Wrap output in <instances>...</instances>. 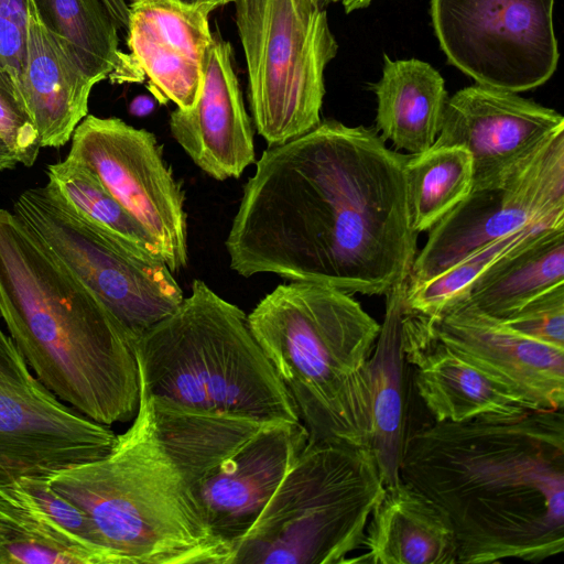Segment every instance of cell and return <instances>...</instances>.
I'll list each match as a JSON object with an SVG mask.
<instances>
[{"label": "cell", "mask_w": 564, "mask_h": 564, "mask_svg": "<svg viewBox=\"0 0 564 564\" xmlns=\"http://www.w3.org/2000/svg\"><path fill=\"white\" fill-rule=\"evenodd\" d=\"M70 141L67 158L88 167L154 238L172 272L184 269L188 260L185 192L156 137L120 118L87 115Z\"/></svg>", "instance_id": "12"}, {"label": "cell", "mask_w": 564, "mask_h": 564, "mask_svg": "<svg viewBox=\"0 0 564 564\" xmlns=\"http://www.w3.org/2000/svg\"><path fill=\"white\" fill-rule=\"evenodd\" d=\"M405 359L415 366L417 394L434 422H463L530 410L507 386L438 341L426 321L404 308Z\"/></svg>", "instance_id": "19"}, {"label": "cell", "mask_w": 564, "mask_h": 564, "mask_svg": "<svg viewBox=\"0 0 564 564\" xmlns=\"http://www.w3.org/2000/svg\"><path fill=\"white\" fill-rule=\"evenodd\" d=\"M323 6L330 2H340L346 13L367 8L375 0H318Z\"/></svg>", "instance_id": "37"}, {"label": "cell", "mask_w": 564, "mask_h": 564, "mask_svg": "<svg viewBox=\"0 0 564 564\" xmlns=\"http://www.w3.org/2000/svg\"><path fill=\"white\" fill-rule=\"evenodd\" d=\"M473 186L470 154L460 147H432L405 163L406 205L415 232L429 231Z\"/></svg>", "instance_id": "27"}, {"label": "cell", "mask_w": 564, "mask_h": 564, "mask_svg": "<svg viewBox=\"0 0 564 564\" xmlns=\"http://www.w3.org/2000/svg\"><path fill=\"white\" fill-rule=\"evenodd\" d=\"M400 477L451 520L459 564L564 551V414L525 410L408 432Z\"/></svg>", "instance_id": "2"}, {"label": "cell", "mask_w": 564, "mask_h": 564, "mask_svg": "<svg viewBox=\"0 0 564 564\" xmlns=\"http://www.w3.org/2000/svg\"><path fill=\"white\" fill-rule=\"evenodd\" d=\"M554 0H431V18L448 62L478 85L527 91L558 62Z\"/></svg>", "instance_id": "11"}, {"label": "cell", "mask_w": 564, "mask_h": 564, "mask_svg": "<svg viewBox=\"0 0 564 564\" xmlns=\"http://www.w3.org/2000/svg\"><path fill=\"white\" fill-rule=\"evenodd\" d=\"M367 552L347 563L457 564L453 524L429 497L400 478L384 486L362 544Z\"/></svg>", "instance_id": "21"}, {"label": "cell", "mask_w": 564, "mask_h": 564, "mask_svg": "<svg viewBox=\"0 0 564 564\" xmlns=\"http://www.w3.org/2000/svg\"><path fill=\"white\" fill-rule=\"evenodd\" d=\"M154 108V101L148 96H138L130 104V112L134 116H147Z\"/></svg>", "instance_id": "34"}, {"label": "cell", "mask_w": 564, "mask_h": 564, "mask_svg": "<svg viewBox=\"0 0 564 564\" xmlns=\"http://www.w3.org/2000/svg\"><path fill=\"white\" fill-rule=\"evenodd\" d=\"M408 281L387 294L386 313L368 362L371 406L370 449L384 486L397 482L406 438L403 314Z\"/></svg>", "instance_id": "22"}, {"label": "cell", "mask_w": 564, "mask_h": 564, "mask_svg": "<svg viewBox=\"0 0 564 564\" xmlns=\"http://www.w3.org/2000/svg\"><path fill=\"white\" fill-rule=\"evenodd\" d=\"M501 321L528 337L564 348V284L535 296Z\"/></svg>", "instance_id": "30"}, {"label": "cell", "mask_w": 564, "mask_h": 564, "mask_svg": "<svg viewBox=\"0 0 564 564\" xmlns=\"http://www.w3.org/2000/svg\"><path fill=\"white\" fill-rule=\"evenodd\" d=\"M0 317L36 378L104 424L135 416L134 341L13 212L0 208Z\"/></svg>", "instance_id": "3"}, {"label": "cell", "mask_w": 564, "mask_h": 564, "mask_svg": "<svg viewBox=\"0 0 564 564\" xmlns=\"http://www.w3.org/2000/svg\"><path fill=\"white\" fill-rule=\"evenodd\" d=\"M383 489L370 448L308 441L230 564L345 563L361 546Z\"/></svg>", "instance_id": "7"}, {"label": "cell", "mask_w": 564, "mask_h": 564, "mask_svg": "<svg viewBox=\"0 0 564 564\" xmlns=\"http://www.w3.org/2000/svg\"><path fill=\"white\" fill-rule=\"evenodd\" d=\"M423 318L438 341L507 386L530 410L563 409V347L528 337L467 302Z\"/></svg>", "instance_id": "17"}, {"label": "cell", "mask_w": 564, "mask_h": 564, "mask_svg": "<svg viewBox=\"0 0 564 564\" xmlns=\"http://www.w3.org/2000/svg\"><path fill=\"white\" fill-rule=\"evenodd\" d=\"M127 46L113 84L149 79L161 104L174 102L182 110L195 106L203 84L204 63L213 41L212 11L189 8L172 0H131L128 3Z\"/></svg>", "instance_id": "16"}, {"label": "cell", "mask_w": 564, "mask_h": 564, "mask_svg": "<svg viewBox=\"0 0 564 564\" xmlns=\"http://www.w3.org/2000/svg\"><path fill=\"white\" fill-rule=\"evenodd\" d=\"M46 28L66 46L83 70L98 83L123 56L118 26L101 0H33Z\"/></svg>", "instance_id": "26"}, {"label": "cell", "mask_w": 564, "mask_h": 564, "mask_svg": "<svg viewBox=\"0 0 564 564\" xmlns=\"http://www.w3.org/2000/svg\"><path fill=\"white\" fill-rule=\"evenodd\" d=\"M248 322L308 441L370 448L368 362L381 325L360 303L326 284L291 281L267 294Z\"/></svg>", "instance_id": "5"}, {"label": "cell", "mask_w": 564, "mask_h": 564, "mask_svg": "<svg viewBox=\"0 0 564 564\" xmlns=\"http://www.w3.org/2000/svg\"><path fill=\"white\" fill-rule=\"evenodd\" d=\"M26 29L0 17V63L14 58L24 47Z\"/></svg>", "instance_id": "32"}, {"label": "cell", "mask_w": 564, "mask_h": 564, "mask_svg": "<svg viewBox=\"0 0 564 564\" xmlns=\"http://www.w3.org/2000/svg\"><path fill=\"white\" fill-rule=\"evenodd\" d=\"M560 284H564V223L544 229L496 261L476 280L464 302L505 319Z\"/></svg>", "instance_id": "24"}, {"label": "cell", "mask_w": 564, "mask_h": 564, "mask_svg": "<svg viewBox=\"0 0 564 564\" xmlns=\"http://www.w3.org/2000/svg\"><path fill=\"white\" fill-rule=\"evenodd\" d=\"M406 160L376 129L336 120L269 147L225 241L230 268L386 295L409 279L417 254Z\"/></svg>", "instance_id": "1"}, {"label": "cell", "mask_w": 564, "mask_h": 564, "mask_svg": "<svg viewBox=\"0 0 564 564\" xmlns=\"http://www.w3.org/2000/svg\"><path fill=\"white\" fill-rule=\"evenodd\" d=\"M564 223V214L531 223L522 229L492 241L438 275L409 284L405 307L410 313L434 319L464 302L476 280L500 258L541 231Z\"/></svg>", "instance_id": "29"}, {"label": "cell", "mask_w": 564, "mask_h": 564, "mask_svg": "<svg viewBox=\"0 0 564 564\" xmlns=\"http://www.w3.org/2000/svg\"><path fill=\"white\" fill-rule=\"evenodd\" d=\"M258 133L269 147L321 123L324 73L338 44L318 0H231Z\"/></svg>", "instance_id": "9"}, {"label": "cell", "mask_w": 564, "mask_h": 564, "mask_svg": "<svg viewBox=\"0 0 564 564\" xmlns=\"http://www.w3.org/2000/svg\"><path fill=\"white\" fill-rule=\"evenodd\" d=\"M371 90L377 98L376 130L384 141L410 154L434 145L448 99L445 82L434 67L384 54L382 76Z\"/></svg>", "instance_id": "23"}, {"label": "cell", "mask_w": 564, "mask_h": 564, "mask_svg": "<svg viewBox=\"0 0 564 564\" xmlns=\"http://www.w3.org/2000/svg\"><path fill=\"white\" fill-rule=\"evenodd\" d=\"M564 130V118L517 93L475 85L448 97L433 147H460L471 156V189L494 185Z\"/></svg>", "instance_id": "15"}, {"label": "cell", "mask_w": 564, "mask_h": 564, "mask_svg": "<svg viewBox=\"0 0 564 564\" xmlns=\"http://www.w3.org/2000/svg\"><path fill=\"white\" fill-rule=\"evenodd\" d=\"M134 350L140 384L152 399L208 414L301 422L248 315L202 280L134 341Z\"/></svg>", "instance_id": "6"}, {"label": "cell", "mask_w": 564, "mask_h": 564, "mask_svg": "<svg viewBox=\"0 0 564 564\" xmlns=\"http://www.w3.org/2000/svg\"><path fill=\"white\" fill-rule=\"evenodd\" d=\"M13 213L116 317L135 341L177 308L183 290L166 263L76 213L47 185L25 189Z\"/></svg>", "instance_id": "10"}, {"label": "cell", "mask_w": 564, "mask_h": 564, "mask_svg": "<svg viewBox=\"0 0 564 564\" xmlns=\"http://www.w3.org/2000/svg\"><path fill=\"white\" fill-rule=\"evenodd\" d=\"M149 398L165 449L213 533L234 551L305 448L306 427L189 411Z\"/></svg>", "instance_id": "8"}, {"label": "cell", "mask_w": 564, "mask_h": 564, "mask_svg": "<svg viewBox=\"0 0 564 564\" xmlns=\"http://www.w3.org/2000/svg\"><path fill=\"white\" fill-rule=\"evenodd\" d=\"M0 137L15 154L19 163L32 166L41 147L36 128L19 98L0 86Z\"/></svg>", "instance_id": "31"}, {"label": "cell", "mask_w": 564, "mask_h": 564, "mask_svg": "<svg viewBox=\"0 0 564 564\" xmlns=\"http://www.w3.org/2000/svg\"><path fill=\"white\" fill-rule=\"evenodd\" d=\"M564 214V130L500 182L476 189L440 219L416 254L409 284L427 281L486 245Z\"/></svg>", "instance_id": "14"}, {"label": "cell", "mask_w": 564, "mask_h": 564, "mask_svg": "<svg viewBox=\"0 0 564 564\" xmlns=\"http://www.w3.org/2000/svg\"><path fill=\"white\" fill-rule=\"evenodd\" d=\"M51 487L89 517L122 564H230L232 550L208 527L156 431L140 384L130 426L100 458L59 469Z\"/></svg>", "instance_id": "4"}, {"label": "cell", "mask_w": 564, "mask_h": 564, "mask_svg": "<svg viewBox=\"0 0 564 564\" xmlns=\"http://www.w3.org/2000/svg\"><path fill=\"white\" fill-rule=\"evenodd\" d=\"M181 6L189 7V8H204L209 11H214L219 7H223L231 0H172Z\"/></svg>", "instance_id": "35"}, {"label": "cell", "mask_w": 564, "mask_h": 564, "mask_svg": "<svg viewBox=\"0 0 564 564\" xmlns=\"http://www.w3.org/2000/svg\"><path fill=\"white\" fill-rule=\"evenodd\" d=\"M46 185L76 213L135 250L162 259L154 238L82 163L65 158L47 166Z\"/></svg>", "instance_id": "28"}, {"label": "cell", "mask_w": 564, "mask_h": 564, "mask_svg": "<svg viewBox=\"0 0 564 564\" xmlns=\"http://www.w3.org/2000/svg\"><path fill=\"white\" fill-rule=\"evenodd\" d=\"M115 438L48 390L0 326V485L100 458Z\"/></svg>", "instance_id": "13"}, {"label": "cell", "mask_w": 564, "mask_h": 564, "mask_svg": "<svg viewBox=\"0 0 564 564\" xmlns=\"http://www.w3.org/2000/svg\"><path fill=\"white\" fill-rule=\"evenodd\" d=\"M118 29H127L129 8L126 0H101Z\"/></svg>", "instance_id": "33"}, {"label": "cell", "mask_w": 564, "mask_h": 564, "mask_svg": "<svg viewBox=\"0 0 564 564\" xmlns=\"http://www.w3.org/2000/svg\"><path fill=\"white\" fill-rule=\"evenodd\" d=\"M0 564H122L35 507L0 492Z\"/></svg>", "instance_id": "25"}, {"label": "cell", "mask_w": 564, "mask_h": 564, "mask_svg": "<svg viewBox=\"0 0 564 564\" xmlns=\"http://www.w3.org/2000/svg\"><path fill=\"white\" fill-rule=\"evenodd\" d=\"M170 130L192 161L217 181L238 178L256 161L232 47L218 32L206 53L198 99L191 109L172 111Z\"/></svg>", "instance_id": "18"}, {"label": "cell", "mask_w": 564, "mask_h": 564, "mask_svg": "<svg viewBox=\"0 0 564 564\" xmlns=\"http://www.w3.org/2000/svg\"><path fill=\"white\" fill-rule=\"evenodd\" d=\"M18 163L15 154L0 137V172L13 169Z\"/></svg>", "instance_id": "36"}, {"label": "cell", "mask_w": 564, "mask_h": 564, "mask_svg": "<svg viewBox=\"0 0 564 564\" xmlns=\"http://www.w3.org/2000/svg\"><path fill=\"white\" fill-rule=\"evenodd\" d=\"M26 33L21 98L41 147L61 148L88 115L97 80L89 77L46 28L33 0H25Z\"/></svg>", "instance_id": "20"}]
</instances>
